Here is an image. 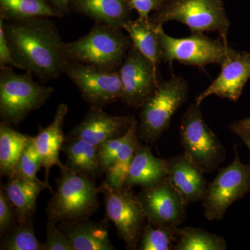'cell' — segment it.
<instances>
[{
    "mask_svg": "<svg viewBox=\"0 0 250 250\" xmlns=\"http://www.w3.org/2000/svg\"><path fill=\"white\" fill-rule=\"evenodd\" d=\"M42 167L41 156L36 150L32 141L23 152L15 168L13 175L18 176L33 182H41L37 177V173ZM12 175V176H13Z\"/></svg>",
    "mask_w": 250,
    "mask_h": 250,
    "instance_id": "30",
    "label": "cell"
},
{
    "mask_svg": "<svg viewBox=\"0 0 250 250\" xmlns=\"http://www.w3.org/2000/svg\"><path fill=\"white\" fill-rule=\"evenodd\" d=\"M136 195L148 223L179 227L185 220L188 204L167 177L150 187L142 188Z\"/></svg>",
    "mask_w": 250,
    "mask_h": 250,
    "instance_id": "13",
    "label": "cell"
},
{
    "mask_svg": "<svg viewBox=\"0 0 250 250\" xmlns=\"http://www.w3.org/2000/svg\"><path fill=\"white\" fill-rule=\"evenodd\" d=\"M222 70L218 77L208 88L197 97L195 103L201 104L208 97L237 102L241 98L243 88L250 78V54L229 49L221 62Z\"/></svg>",
    "mask_w": 250,
    "mask_h": 250,
    "instance_id": "14",
    "label": "cell"
},
{
    "mask_svg": "<svg viewBox=\"0 0 250 250\" xmlns=\"http://www.w3.org/2000/svg\"><path fill=\"white\" fill-rule=\"evenodd\" d=\"M57 179V190L47 204V220L70 223L90 218L100 207L99 187L94 179L70 170L64 165Z\"/></svg>",
    "mask_w": 250,
    "mask_h": 250,
    "instance_id": "2",
    "label": "cell"
},
{
    "mask_svg": "<svg viewBox=\"0 0 250 250\" xmlns=\"http://www.w3.org/2000/svg\"><path fill=\"white\" fill-rule=\"evenodd\" d=\"M139 123L135 119L127 132L125 134L124 140L118 150V155L113 166L106 174V182L115 188L125 187V180L135 152L139 147Z\"/></svg>",
    "mask_w": 250,
    "mask_h": 250,
    "instance_id": "25",
    "label": "cell"
},
{
    "mask_svg": "<svg viewBox=\"0 0 250 250\" xmlns=\"http://www.w3.org/2000/svg\"><path fill=\"white\" fill-rule=\"evenodd\" d=\"M167 177V159L156 157L150 147L141 143L135 152L125 187H150Z\"/></svg>",
    "mask_w": 250,
    "mask_h": 250,
    "instance_id": "19",
    "label": "cell"
},
{
    "mask_svg": "<svg viewBox=\"0 0 250 250\" xmlns=\"http://www.w3.org/2000/svg\"><path fill=\"white\" fill-rule=\"evenodd\" d=\"M179 136L184 155L204 173L213 172L226 159L223 143L195 103L189 105L181 120Z\"/></svg>",
    "mask_w": 250,
    "mask_h": 250,
    "instance_id": "7",
    "label": "cell"
},
{
    "mask_svg": "<svg viewBox=\"0 0 250 250\" xmlns=\"http://www.w3.org/2000/svg\"><path fill=\"white\" fill-rule=\"evenodd\" d=\"M71 5L77 12L119 30L129 21L132 11L128 0H72Z\"/></svg>",
    "mask_w": 250,
    "mask_h": 250,
    "instance_id": "20",
    "label": "cell"
},
{
    "mask_svg": "<svg viewBox=\"0 0 250 250\" xmlns=\"http://www.w3.org/2000/svg\"><path fill=\"white\" fill-rule=\"evenodd\" d=\"M18 217L14 206L10 201L4 187L0 189V232L5 234L17 226Z\"/></svg>",
    "mask_w": 250,
    "mask_h": 250,
    "instance_id": "31",
    "label": "cell"
},
{
    "mask_svg": "<svg viewBox=\"0 0 250 250\" xmlns=\"http://www.w3.org/2000/svg\"><path fill=\"white\" fill-rule=\"evenodd\" d=\"M161 1H162L163 3H164V4H165V3L167 2V1H170V0H161Z\"/></svg>",
    "mask_w": 250,
    "mask_h": 250,
    "instance_id": "39",
    "label": "cell"
},
{
    "mask_svg": "<svg viewBox=\"0 0 250 250\" xmlns=\"http://www.w3.org/2000/svg\"><path fill=\"white\" fill-rule=\"evenodd\" d=\"M223 237L194 227L179 228V238L173 250H226Z\"/></svg>",
    "mask_w": 250,
    "mask_h": 250,
    "instance_id": "27",
    "label": "cell"
},
{
    "mask_svg": "<svg viewBox=\"0 0 250 250\" xmlns=\"http://www.w3.org/2000/svg\"><path fill=\"white\" fill-rule=\"evenodd\" d=\"M104 200L106 214L115 225L126 249L137 250L146 225L144 211L131 188H115L104 181L99 187Z\"/></svg>",
    "mask_w": 250,
    "mask_h": 250,
    "instance_id": "8",
    "label": "cell"
},
{
    "mask_svg": "<svg viewBox=\"0 0 250 250\" xmlns=\"http://www.w3.org/2000/svg\"><path fill=\"white\" fill-rule=\"evenodd\" d=\"M134 116L108 114L100 108H90L83 119L67 134V139H80L95 146L124 136Z\"/></svg>",
    "mask_w": 250,
    "mask_h": 250,
    "instance_id": "15",
    "label": "cell"
},
{
    "mask_svg": "<svg viewBox=\"0 0 250 250\" xmlns=\"http://www.w3.org/2000/svg\"><path fill=\"white\" fill-rule=\"evenodd\" d=\"M33 218L18 223L1 241V250H45V243H41L34 233Z\"/></svg>",
    "mask_w": 250,
    "mask_h": 250,
    "instance_id": "29",
    "label": "cell"
},
{
    "mask_svg": "<svg viewBox=\"0 0 250 250\" xmlns=\"http://www.w3.org/2000/svg\"><path fill=\"white\" fill-rule=\"evenodd\" d=\"M179 238V227L145 225L138 250H172Z\"/></svg>",
    "mask_w": 250,
    "mask_h": 250,
    "instance_id": "28",
    "label": "cell"
},
{
    "mask_svg": "<svg viewBox=\"0 0 250 250\" xmlns=\"http://www.w3.org/2000/svg\"><path fill=\"white\" fill-rule=\"evenodd\" d=\"M62 152L67 156V167L77 173L95 179L103 174L98 147L80 139H67L62 145Z\"/></svg>",
    "mask_w": 250,
    "mask_h": 250,
    "instance_id": "22",
    "label": "cell"
},
{
    "mask_svg": "<svg viewBox=\"0 0 250 250\" xmlns=\"http://www.w3.org/2000/svg\"><path fill=\"white\" fill-rule=\"evenodd\" d=\"M230 129L237 135L243 141V142L246 144L250 152V130H245L236 127V126L229 125Z\"/></svg>",
    "mask_w": 250,
    "mask_h": 250,
    "instance_id": "36",
    "label": "cell"
},
{
    "mask_svg": "<svg viewBox=\"0 0 250 250\" xmlns=\"http://www.w3.org/2000/svg\"><path fill=\"white\" fill-rule=\"evenodd\" d=\"M128 3L131 9L139 13V18L144 20H149V14L164 5L161 0H128Z\"/></svg>",
    "mask_w": 250,
    "mask_h": 250,
    "instance_id": "34",
    "label": "cell"
},
{
    "mask_svg": "<svg viewBox=\"0 0 250 250\" xmlns=\"http://www.w3.org/2000/svg\"><path fill=\"white\" fill-rule=\"evenodd\" d=\"M131 42L121 30L96 22L85 35L64 42V53L68 62L113 71L119 69Z\"/></svg>",
    "mask_w": 250,
    "mask_h": 250,
    "instance_id": "3",
    "label": "cell"
},
{
    "mask_svg": "<svg viewBox=\"0 0 250 250\" xmlns=\"http://www.w3.org/2000/svg\"><path fill=\"white\" fill-rule=\"evenodd\" d=\"M189 93L187 80L172 76L160 82L152 96L143 105L139 123L140 141L156 142L170 126L172 117L186 103Z\"/></svg>",
    "mask_w": 250,
    "mask_h": 250,
    "instance_id": "6",
    "label": "cell"
},
{
    "mask_svg": "<svg viewBox=\"0 0 250 250\" xmlns=\"http://www.w3.org/2000/svg\"><path fill=\"white\" fill-rule=\"evenodd\" d=\"M67 112V104H59L52 123L47 127L40 126L39 133L34 137V146L41 156L42 167L45 168V182L48 184L51 167L57 166L60 169L64 166L59 154L65 141L62 130Z\"/></svg>",
    "mask_w": 250,
    "mask_h": 250,
    "instance_id": "17",
    "label": "cell"
},
{
    "mask_svg": "<svg viewBox=\"0 0 250 250\" xmlns=\"http://www.w3.org/2000/svg\"><path fill=\"white\" fill-rule=\"evenodd\" d=\"M250 192V164L240 161L236 149L233 162L220 168L213 182L208 184L202 200L205 218L208 221H220L230 206Z\"/></svg>",
    "mask_w": 250,
    "mask_h": 250,
    "instance_id": "9",
    "label": "cell"
},
{
    "mask_svg": "<svg viewBox=\"0 0 250 250\" xmlns=\"http://www.w3.org/2000/svg\"><path fill=\"white\" fill-rule=\"evenodd\" d=\"M90 107L103 109L122 98L123 84L118 70H104L80 62H65L63 68Z\"/></svg>",
    "mask_w": 250,
    "mask_h": 250,
    "instance_id": "11",
    "label": "cell"
},
{
    "mask_svg": "<svg viewBox=\"0 0 250 250\" xmlns=\"http://www.w3.org/2000/svg\"><path fill=\"white\" fill-rule=\"evenodd\" d=\"M118 72L123 84L121 100L131 107H142L160 83L157 68L133 45Z\"/></svg>",
    "mask_w": 250,
    "mask_h": 250,
    "instance_id": "12",
    "label": "cell"
},
{
    "mask_svg": "<svg viewBox=\"0 0 250 250\" xmlns=\"http://www.w3.org/2000/svg\"><path fill=\"white\" fill-rule=\"evenodd\" d=\"M4 29L16 67L31 72L43 82L63 72L67 62L64 42L49 18L4 21Z\"/></svg>",
    "mask_w": 250,
    "mask_h": 250,
    "instance_id": "1",
    "label": "cell"
},
{
    "mask_svg": "<svg viewBox=\"0 0 250 250\" xmlns=\"http://www.w3.org/2000/svg\"><path fill=\"white\" fill-rule=\"evenodd\" d=\"M63 16L45 0H0V18L6 21H21L39 17Z\"/></svg>",
    "mask_w": 250,
    "mask_h": 250,
    "instance_id": "26",
    "label": "cell"
},
{
    "mask_svg": "<svg viewBox=\"0 0 250 250\" xmlns=\"http://www.w3.org/2000/svg\"><path fill=\"white\" fill-rule=\"evenodd\" d=\"M33 137L16 131L12 126L0 124V172L11 177L23 152Z\"/></svg>",
    "mask_w": 250,
    "mask_h": 250,
    "instance_id": "24",
    "label": "cell"
},
{
    "mask_svg": "<svg viewBox=\"0 0 250 250\" xmlns=\"http://www.w3.org/2000/svg\"><path fill=\"white\" fill-rule=\"evenodd\" d=\"M3 187L17 211L19 223L33 218L36 213L38 197L42 190L48 189L51 192H54L47 182H33L16 175L9 177L7 183Z\"/></svg>",
    "mask_w": 250,
    "mask_h": 250,
    "instance_id": "21",
    "label": "cell"
},
{
    "mask_svg": "<svg viewBox=\"0 0 250 250\" xmlns=\"http://www.w3.org/2000/svg\"><path fill=\"white\" fill-rule=\"evenodd\" d=\"M231 125L240 128V129L250 130V117L241 120V121L236 122V123H233Z\"/></svg>",
    "mask_w": 250,
    "mask_h": 250,
    "instance_id": "38",
    "label": "cell"
},
{
    "mask_svg": "<svg viewBox=\"0 0 250 250\" xmlns=\"http://www.w3.org/2000/svg\"><path fill=\"white\" fill-rule=\"evenodd\" d=\"M155 27L162 59L166 62L177 61L185 65L198 67L210 63L221 64L229 49L227 42L210 39L203 33H192L188 37L177 39L167 35L162 24Z\"/></svg>",
    "mask_w": 250,
    "mask_h": 250,
    "instance_id": "10",
    "label": "cell"
},
{
    "mask_svg": "<svg viewBox=\"0 0 250 250\" xmlns=\"http://www.w3.org/2000/svg\"><path fill=\"white\" fill-rule=\"evenodd\" d=\"M32 76L29 71L21 75L15 72L11 66L1 67V123L18 126L29 113L43 106L53 93V87L39 84Z\"/></svg>",
    "mask_w": 250,
    "mask_h": 250,
    "instance_id": "4",
    "label": "cell"
},
{
    "mask_svg": "<svg viewBox=\"0 0 250 250\" xmlns=\"http://www.w3.org/2000/svg\"><path fill=\"white\" fill-rule=\"evenodd\" d=\"M57 225L55 222L47 220L45 250H74L71 243Z\"/></svg>",
    "mask_w": 250,
    "mask_h": 250,
    "instance_id": "33",
    "label": "cell"
},
{
    "mask_svg": "<svg viewBox=\"0 0 250 250\" xmlns=\"http://www.w3.org/2000/svg\"><path fill=\"white\" fill-rule=\"evenodd\" d=\"M124 136L108 140L98 146L99 159L103 174H106L114 164Z\"/></svg>",
    "mask_w": 250,
    "mask_h": 250,
    "instance_id": "32",
    "label": "cell"
},
{
    "mask_svg": "<svg viewBox=\"0 0 250 250\" xmlns=\"http://www.w3.org/2000/svg\"><path fill=\"white\" fill-rule=\"evenodd\" d=\"M109 220L93 221L90 218L58 224L74 250H116L109 238Z\"/></svg>",
    "mask_w": 250,
    "mask_h": 250,
    "instance_id": "18",
    "label": "cell"
},
{
    "mask_svg": "<svg viewBox=\"0 0 250 250\" xmlns=\"http://www.w3.org/2000/svg\"><path fill=\"white\" fill-rule=\"evenodd\" d=\"M62 14H69L72 0H48Z\"/></svg>",
    "mask_w": 250,
    "mask_h": 250,
    "instance_id": "37",
    "label": "cell"
},
{
    "mask_svg": "<svg viewBox=\"0 0 250 250\" xmlns=\"http://www.w3.org/2000/svg\"><path fill=\"white\" fill-rule=\"evenodd\" d=\"M167 178L188 205L202 202L208 184L204 172L184 154L167 159Z\"/></svg>",
    "mask_w": 250,
    "mask_h": 250,
    "instance_id": "16",
    "label": "cell"
},
{
    "mask_svg": "<svg viewBox=\"0 0 250 250\" xmlns=\"http://www.w3.org/2000/svg\"><path fill=\"white\" fill-rule=\"evenodd\" d=\"M0 65L1 67H16V62L13 58L7 39L5 35L4 20L0 18Z\"/></svg>",
    "mask_w": 250,
    "mask_h": 250,
    "instance_id": "35",
    "label": "cell"
},
{
    "mask_svg": "<svg viewBox=\"0 0 250 250\" xmlns=\"http://www.w3.org/2000/svg\"><path fill=\"white\" fill-rule=\"evenodd\" d=\"M149 21L154 25L177 21L192 33L218 31L225 42L230 25L222 0H170L154 11Z\"/></svg>",
    "mask_w": 250,
    "mask_h": 250,
    "instance_id": "5",
    "label": "cell"
},
{
    "mask_svg": "<svg viewBox=\"0 0 250 250\" xmlns=\"http://www.w3.org/2000/svg\"><path fill=\"white\" fill-rule=\"evenodd\" d=\"M123 29L127 32L135 48L149 59L157 68L163 59L155 25L149 20L139 18L134 21L130 19L125 23Z\"/></svg>",
    "mask_w": 250,
    "mask_h": 250,
    "instance_id": "23",
    "label": "cell"
}]
</instances>
